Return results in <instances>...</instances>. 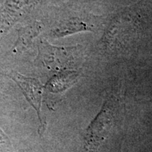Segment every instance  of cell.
Wrapping results in <instances>:
<instances>
[{
    "label": "cell",
    "mask_w": 152,
    "mask_h": 152,
    "mask_svg": "<svg viewBox=\"0 0 152 152\" xmlns=\"http://www.w3.org/2000/svg\"><path fill=\"white\" fill-rule=\"evenodd\" d=\"M111 101H106L104 105L85 134L86 149L90 151L97 150L99 146L109 135L114 121V109Z\"/></svg>",
    "instance_id": "6da1fadb"
},
{
    "label": "cell",
    "mask_w": 152,
    "mask_h": 152,
    "mask_svg": "<svg viewBox=\"0 0 152 152\" xmlns=\"http://www.w3.org/2000/svg\"><path fill=\"white\" fill-rule=\"evenodd\" d=\"M35 80H22L23 84V89L27 92V95L30 102L37 110V113H39L40 109V87L36 84Z\"/></svg>",
    "instance_id": "7a4b0ae2"
},
{
    "label": "cell",
    "mask_w": 152,
    "mask_h": 152,
    "mask_svg": "<svg viewBox=\"0 0 152 152\" xmlns=\"http://www.w3.org/2000/svg\"><path fill=\"white\" fill-rule=\"evenodd\" d=\"M64 29L61 31L63 35L64 34H71L77 33L80 31H85V30H90V27L82 20H80L77 18H73L68 20L66 23L63 26Z\"/></svg>",
    "instance_id": "3957f363"
}]
</instances>
